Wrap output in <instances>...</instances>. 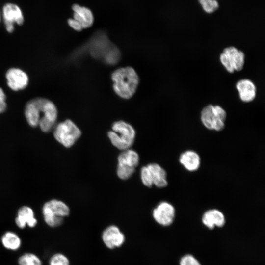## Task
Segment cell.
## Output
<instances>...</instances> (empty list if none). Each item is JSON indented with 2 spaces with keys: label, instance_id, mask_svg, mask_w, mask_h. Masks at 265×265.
<instances>
[{
  "label": "cell",
  "instance_id": "obj_1",
  "mask_svg": "<svg viewBox=\"0 0 265 265\" xmlns=\"http://www.w3.org/2000/svg\"><path fill=\"white\" fill-rule=\"evenodd\" d=\"M115 94L123 99H129L135 94L139 82L138 75L132 67L119 68L111 76Z\"/></svg>",
  "mask_w": 265,
  "mask_h": 265
},
{
  "label": "cell",
  "instance_id": "obj_2",
  "mask_svg": "<svg viewBox=\"0 0 265 265\" xmlns=\"http://www.w3.org/2000/svg\"><path fill=\"white\" fill-rule=\"evenodd\" d=\"M107 136L113 146L123 151L131 148L135 139L136 132L130 124L118 120L112 124Z\"/></svg>",
  "mask_w": 265,
  "mask_h": 265
},
{
  "label": "cell",
  "instance_id": "obj_3",
  "mask_svg": "<svg viewBox=\"0 0 265 265\" xmlns=\"http://www.w3.org/2000/svg\"><path fill=\"white\" fill-rule=\"evenodd\" d=\"M42 213L47 225L55 228L62 224L64 218L70 214V209L64 202L53 199L44 205Z\"/></svg>",
  "mask_w": 265,
  "mask_h": 265
},
{
  "label": "cell",
  "instance_id": "obj_4",
  "mask_svg": "<svg viewBox=\"0 0 265 265\" xmlns=\"http://www.w3.org/2000/svg\"><path fill=\"white\" fill-rule=\"evenodd\" d=\"M53 135L59 143L70 148L80 138L81 131L73 121L67 119L55 126Z\"/></svg>",
  "mask_w": 265,
  "mask_h": 265
},
{
  "label": "cell",
  "instance_id": "obj_5",
  "mask_svg": "<svg viewBox=\"0 0 265 265\" xmlns=\"http://www.w3.org/2000/svg\"><path fill=\"white\" fill-rule=\"evenodd\" d=\"M226 112L219 106L208 105L201 111V120L206 128L221 131L225 127Z\"/></svg>",
  "mask_w": 265,
  "mask_h": 265
},
{
  "label": "cell",
  "instance_id": "obj_6",
  "mask_svg": "<svg viewBox=\"0 0 265 265\" xmlns=\"http://www.w3.org/2000/svg\"><path fill=\"white\" fill-rule=\"evenodd\" d=\"M40 111L38 126L44 132H49L54 127L57 118V109L51 100L41 97L36 98Z\"/></svg>",
  "mask_w": 265,
  "mask_h": 265
},
{
  "label": "cell",
  "instance_id": "obj_7",
  "mask_svg": "<svg viewBox=\"0 0 265 265\" xmlns=\"http://www.w3.org/2000/svg\"><path fill=\"white\" fill-rule=\"evenodd\" d=\"M244 58V53L234 47L226 48L220 56L221 63L230 73L235 71H240L243 69Z\"/></svg>",
  "mask_w": 265,
  "mask_h": 265
},
{
  "label": "cell",
  "instance_id": "obj_8",
  "mask_svg": "<svg viewBox=\"0 0 265 265\" xmlns=\"http://www.w3.org/2000/svg\"><path fill=\"white\" fill-rule=\"evenodd\" d=\"M5 29L9 33L14 30V24L22 25L24 22V17L20 7L12 3L5 4L2 10Z\"/></svg>",
  "mask_w": 265,
  "mask_h": 265
},
{
  "label": "cell",
  "instance_id": "obj_9",
  "mask_svg": "<svg viewBox=\"0 0 265 265\" xmlns=\"http://www.w3.org/2000/svg\"><path fill=\"white\" fill-rule=\"evenodd\" d=\"M101 239L106 248L114 249L122 246L125 241V236L115 225L107 226L101 234Z\"/></svg>",
  "mask_w": 265,
  "mask_h": 265
},
{
  "label": "cell",
  "instance_id": "obj_10",
  "mask_svg": "<svg viewBox=\"0 0 265 265\" xmlns=\"http://www.w3.org/2000/svg\"><path fill=\"white\" fill-rule=\"evenodd\" d=\"M152 216L155 221L159 225L168 226L174 221L175 210L170 203L162 201L159 203L154 209Z\"/></svg>",
  "mask_w": 265,
  "mask_h": 265
},
{
  "label": "cell",
  "instance_id": "obj_11",
  "mask_svg": "<svg viewBox=\"0 0 265 265\" xmlns=\"http://www.w3.org/2000/svg\"><path fill=\"white\" fill-rule=\"evenodd\" d=\"M6 79L8 87L15 91L25 89L29 81L26 73L17 68L9 69L6 73Z\"/></svg>",
  "mask_w": 265,
  "mask_h": 265
},
{
  "label": "cell",
  "instance_id": "obj_12",
  "mask_svg": "<svg viewBox=\"0 0 265 265\" xmlns=\"http://www.w3.org/2000/svg\"><path fill=\"white\" fill-rule=\"evenodd\" d=\"M149 183L152 186L159 188L166 187L168 185L167 173L165 170L156 163H151L146 165Z\"/></svg>",
  "mask_w": 265,
  "mask_h": 265
},
{
  "label": "cell",
  "instance_id": "obj_13",
  "mask_svg": "<svg viewBox=\"0 0 265 265\" xmlns=\"http://www.w3.org/2000/svg\"><path fill=\"white\" fill-rule=\"evenodd\" d=\"M91 53L95 56L103 58L112 45L106 34L99 31L91 39Z\"/></svg>",
  "mask_w": 265,
  "mask_h": 265
},
{
  "label": "cell",
  "instance_id": "obj_14",
  "mask_svg": "<svg viewBox=\"0 0 265 265\" xmlns=\"http://www.w3.org/2000/svg\"><path fill=\"white\" fill-rule=\"evenodd\" d=\"M72 8L73 11V18L80 24L83 29L89 28L93 25L94 17L89 8L74 4Z\"/></svg>",
  "mask_w": 265,
  "mask_h": 265
},
{
  "label": "cell",
  "instance_id": "obj_15",
  "mask_svg": "<svg viewBox=\"0 0 265 265\" xmlns=\"http://www.w3.org/2000/svg\"><path fill=\"white\" fill-rule=\"evenodd\" d=\"M15 223L20 229H24L27 226L30 228L34 227L37 224V220L32 209L27 206H23L19 209L15 218Z\"/></svg>",
  "mask_w": 265,
  "mask_h": 265
},
{
  "label": "cell",
  "instance_id": "obj_16",
  "mask_svg": "<svg viewBox=\"0 0 265 265\" xmlns=\"http://www.w3.org/2000/svg\"><path fill=\"white\" fill-rule=\"evenodd\" d=\"M139 160L137 152L129 148L121 151L117 158V166L135 170L139 164Z\"/></svg>",
  "mask_w": 265,
  "mask_h": 265
},
{
  "label": "cell",
  "instance_id": "obj_17",
  "mask_svg": "<svg viewBox=\"0 0 265 265\" xmlns=\"http://www.w3.org/2000/svg\"><path fill=\"white\" fill-rule=\"evenodd\" d=\"M202 221L203 224L209 229L215 227H222L225 223V218L223 213L216 209L207 211L203 215Z\"/></svg>",
  "mask_w": 265,
  "mask_h": 265
},
{
  "label": "cell",
  "instance_id": "obj_18",
  "mask_svg": "<svg viewBox=\"0 0 265 265\" xmlns=\"http://www.w3.org/2000/svg\"><path fill=\"white\" fill-rule=\"evenodd\" d=\"M236 88L240 99L244 102H250L256 97V87L250 80L244 79L238 81Z\"/></svg>",
  "mask_w": 265,
  "mask_h": 265
},
{
  "label": "cell",
  "instance_id": "obj_19",
  "mask_svg": "<svg viewBox=\"0 0 265 265\" xmlns=\"http://www.w3.org/2000/svg\"><path fill=\"white\" fill-rule=\"evenodd\" d=\"M25 115L28 124L32 127L38 126L40 111L36 98L28 101L26 105Z\"/></svg>",
  "mask_w": 265,
  "mask_h": 265
},
{
  "label": "cell",
  "instance_id": "obj_20",
  "mask_svg": "<svg viewBox=\"0 0 265 265\" xmlns=\"http://www.w3.org/2000/svg\"><path fill=\"white\" fill-rule=\"evenodd\" d=\"M180 163L187 170H197L200 165V158L194 151L189 150L183 153L179 157Z\"/></svg>",
  "mask_w": 265,
  "mask_h": 265
},
{
  "label": "cell",
  "instance_id": "obj_21",
  "mask_svg": "<svg viewBox=\"0 0 265 265\" xmlns=\"http://www.w3.org/2000/svg\"><path fill=\"white\" fill-rule=\"evenodd\" d=\"M0 241L5 249L11 251L18 250L22 245L19 236L12 231L5 232L1 237Z\"/></svg>",
  "mask_w": 265,
  "mask_h": 265
},
{
  "label": "cell",
  "instance_id": "obj_22",
  "mask_svg": "<svg viewBox=\"0 0 265 265\" xmlns=\"http://www.w3.org/2000/svg\"><path fill=\"white\" fill-rule=\"evenodd\" d=\"M19 265H42L40 258L32 253H25L18 259Z\"/></svg>",
  "mask_w": 265,
  "mask_h": 265
},
{
  "label": "cell",
  "instance_id": "obj_23",
  "mask_svg": "<svg viewBox=\"0 0 265 265\" xmlns=\"http://www.w3.org/2000/svg\"><path fill=\"white\" fill-rule=\"evenodd\" d=\"M49 265H70L68 258L64 254L56 253L49 259Z\"/></svg>",
  "mask_w": 265,
  "mask_h": 265
},
{
  "label": "cell",
  "instance_id": "obj_24",
  "mask_svg": "<svg viewBox=\"0 0 265 265\" xmlns=\"http://www.w3.org/2000/svg\"><path fill=\"white\" fill-rule=\"evenodd\" d=\"M203 10L208 13L214 12L218 8V3L216 0H198Z\"/></svg>",
  "mask_w": 265,
  "mask_h": 265
},
{
  "label": "cell",
  "instance_id": "obj_25",
  "mask_svg": "<svg viewBox=\"0 0 265 265\" xmlns=\"http://www.w3.org/2000/svg\"><path fill=\"white\" fill-rule=\"evenodd\" d=\"M180 265H201L199 261L190 254L185 255L180 260Z\"/></svg>",
  "mask_w": 265,
  "mask_h": 265
},
{
  "label": "cell",
  "instance_id": "obj_26",
  "mask_svg": "<svg viewBox=\"0 0 265 265\" xmlns=\"http://www.w3.org/2000/svg\"><path fill=\"white\" fill-rule=\"evenodd\" d=\"M6 108V95L2 88L0 87V113H2L4 112Z\"/></svg>",
  "mask_w": 265,
  "mask_h": 265
},
{
  "label": "cell",
  "instance_id": "obj_27",
  "mask_svg": "<svg viewBox=\"0 0 265 265\" xmlns=\"http://www.w3.org/2000/svg\"><path fill=\"white\" fill-rule=\"evenodd\" d=\"M67 23L68 25L74 30L77 31H81L83 28L80 24L74 18H69Z\"/></svg>",
  "mask_w": 265,
  "mask_h": 265
},
{
  "label": "cell",
  "instance_id": "obj_28",
  "mask_svg": "<svg viewBox=\"0 0 265 265\" xmlns=\"http://www.w3.org/2000/svg\"><path fill=\"white\" fill-rule=\"evenodd\" d=\"M1 12L0 10V22H1Z\"/></svg>",
  "mask_w": 265,
  "mask_h": 265
}]
</instances>
